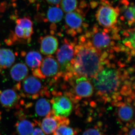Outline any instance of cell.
<instances>
[{"label":"cell","instance_id":"cell-20","mask_svg":"<svg viewBox=\"0 0 135 135\" xmlns=\"http://www.w3.org/2000/svg\"><path fill=\"white\" fill-rule=\"evenodd\" d=\"M42 59L41 54L35 51L28 52L25 56L26 63L31 69L32 71L37 69L40 66Z\"/></svg>","mask_w":135,"mask_h":135},{"label":"cell","instance_id":"cell-15","mask_svg":"<svg viewBox=\"0 0 135 135\" xmlns=\"http://www.w3.org/2000/svg\"><path fill=\"white\" fill-rule=\"evenodd\" d=\"M66 23L71 31L81 32L83 23V18L79 11L68 12L66 15Z\"/></svg>","mask_w":135,"mask_h":135},{"label":"cell","instance_id":"cell-26","mask_svg":"<svg viewBox=\"0 0 135 135\" xmlns=\"http://www.w3.org/2000/svg\"><path fill=\"white\" fill-rule=\"evenodd\" d=\"M82 135H103V134L98 128L95 127L85 130Z\"/></svg>","mask_w":135,"mask_h":135},{"label":"cell","instance_id":"cell-30","mask_svg":"<svg viewBox=\"0 0 135 135\" xmlns=\"http://www.w3.org/2000/svg\"><path fill=\"white\" fill-rule=\"evenodd\" d=\"M2 113H1V112H0V120H1V119L2 118Z\"/></svg>","mask_w":135,"mask_h":135},{"label":"cell","instance_id":"cell-3","mask_svg":"<svg viewBox=\"0 0 135 135\" xmlns=\"http://www.w3.org/2000/svg\"><path fill=\"white\" fill-rule=\"evenodd\" d=\"M15 89L19 91L21 97L35 99L48 95L47 89L40 79L33 75L26 77L15 86Z\"/></svg>","mask_w":135,"mask_h":135},{"label":"cell","instance_id":"cell-23","mask_svg":"<svg viewBox=\"0 0 135 135\" xmlns=\"http://www.w3.org/2000/svg\"><path fill=\"white\" fill-rule=\"evenodd\" d=\"M78 6L77 0H61L60 6L64 12H70L74 11Z\"/></svg>","mask_w":135,"mask_h":135},{"label":"cell","instance_id":"cell-12","mask_svg":"<svg viewBox=\"0 0 135 135\" xmlns=\"http://www.w3.org/2000/svg\"><path fill=\"white\" fill-rule=\"evenodd\" d=\"M122 4L120 8H119V13L122 14L120 19L124 21L129 26H132L135 23V6L134 3L130 4L127 0H121Z\"/></svg>","mask_w":135,"mask_h":135},{"label":"cell","instance_id":"cell-7","mask_svg":"<svg viewBox=\"0 0 135 135\" xmlns=\"http://www.w3.org/2000/svg\"><path fill=\"white\" fill-rule=\"evenodd\" d=\"M51 113L57 117L67 118L72 112L73 104L70 99L65 96H58L51 100Z\"/></svg>","mask_w":135,"mask_h":135},{"label":"cell","instance_id":"cell-21","mask_svg":"<svg viewBox=\"0 0 135 135\" xmlns=\"http://www.w3.org/2000/svg\"><path fill=\"white\" fill-rule=\"evenodd\" d=\"M49 21L52 23H57L61 21L63 17L62 10L57 7H51L49 9L47 14Z\"/></svg>","mask_w":135,"mask_h":135},{"label":"cell","instance_id":"cell-19","mask_svg":"<svg viewBox=\"0 0 135 135\" xmlns=\"http://www.w3.org/2000/svg\"><path fill=\"white\" fill-rule=\"evenodd\" d=\"M35 109L37 116L42 117L47 116L51 113L50 102L48 99L42 97L36 101Z\"/></svg>","mask_w":135,"mask_h":135},{"label":"cell","instance_id":"cell-25","mask_svg":"<svg viewBox=\"0 0 135 135\" xmlns=\"http://www.w3.org/2000/svg\"><path fill=\"white\" fill-rule=\"evenodd\" d=\"M17 25H18L22 28L24 29L33 27V23L30 18L27 17H24L20 18L17 20L16 21Z\"/></svg>","mask_w":135,"mask_h":135},{"label":"cell","instance_id":"cell-24","mask_svg":"<svg viewBox=\"0 0 135 135\" xmlns=\"http://www.w3.org/2000/svg\"><path fill=\"white\" fill-rule=\"evenodd\" d=\"M125 33L126 38L123 40L122 42L129 49L134 50L135 48L134 29L128 30Z\"/></svg>","mask_w":135,"mask_h":135},{"label":"cell","instance_id":"cell-16","mask_svg":"<svg viewBox=\"0 0 135 135\" xmlns=\"http://www.w3.org/2000/svg\"><path fill=\"white\" fill-rule=\"evenodd\" d=\"M134 114V112L133 107L128 104H123L120 105L117 112V115L119 119L124 123H133Z\"/></svg>","mask_w":135,"mask_h":135},{"label":"cell","instance_id":"cell-1","mask_svg":"<svg viewBox=\"0 0 135 135\" xmlns=\"http://www.w3.org/2000/svg\"><path fill=\"white\" fill-rule=\"evenodd\" d=\"M73 69L78 75L86 78L93 77L101 71L102 60L99 53L90 42L76 46Z\"/></svg>","mask_w":135,"mask_h":135},{"label":"cell","instance_id":"cell-17","mask_svg":"<svg viewBox=\"0 0 135 135\" xmlns=\"http://www.w3.org/2000/svg\"><path fill=\"white\" fill-rule=\"evenodd\" d=\"M16 60V56L9 49H0V69H6L10 67Z\"/></svg>","mask_w":135,"mask_h":135},{"label":"cell","instance_id":"cell-9","mask_svg":"<svg viewBox=\"0 0 135 135\" xmlns=\"http://www.w3.org/2000/svg\"><path fill=\"white\" fill-rule=\"evenodd\" d=\"M70 124V120L67 118L57 117L51 113L45 116L41 122L38 121V125L47 135H51L60 124Z\"/></svg>","mask_w":135,"mask_h":135},{"label":"cell","instance_id":"cell-14","mask_svg":"<svg viewBox=\"0 0 135 135\" xmlns=\"http://www.w3.org/2000/svg\"><path fill=\"white\" fill-rule=\"evenodd\" d=\"M75 91L79 96L89 97L93 94V86L87 78L81 77L76 80Z\"/></svg>","mask_w":135,"mask_h":135},{"label":"cell","instance_id":"cell-4","mask_svg":"<svg viewBox=\"0 0 135 135\" xmlns=\"http://www.w3.org/2000/svg\"><path fill=\"white\" fill-rule=\"evenodd\" d=\"M119 11L118 7L114 8L104 2L99 7L96 17L98 23L105 29L114 28L117 24Z\"/></svg>","mask_w":135,"mask_h":135},{"label":"cell","instance_id":"cell-11","mask_svg":"<svg viewBox=\"0 0 135 135\" xmlns=\"http://www.w3.org/2000/svg\"><path fill=\"white\" fill-rule=\"evenodd\" d=\"M18 120L15 125L16 131L17 135H31L38 122H32L26 119L23 114L20 113Z\"/></svg>","mask_w":135,"mask_h":135},{"label":"cell","instance_id":"cell-10","mask_svg":"<svg viewBox=\"0 0 135 135\" xmlns=\"http://www.w3.org/2000/svg\"><path fill=\"white\" fill-rule=\"evenodd\" d=\"M21 97L13 89H8L0 91V103L5 109H11L18 107L21 101Z\"/></svg>","mask_w":135,"mask_h":135},{"label":"cell","instance_id":"cell-2","mask_svg":"<svg viewBox=\"0 0 135 135\" xmlns=\"http://www.w3.org/2000/svg\"><path fill=\"white\" fill-rule=\"evenodd\" d=\"M93 81L97 92L105 96L112 95L117 92L121 83L119 72L116 69L109 68L98 73L94 76Z\"/></svg>","mask_w":135,"mask_h":135},{"label":"cell","instance_id":"cell-27","mask_svg":"<svg viewBox=\"0 0 135 135\" xmlns=\"http://www.w3.org/2000/svg\"><path fill=\"white\" fill-rule=\"evenodd\" d=\"M122 132H123V135H135L134 124L133 125L131 124L130 126V128L128 129V128H123Z\"/></svg>","mask_w":135,"mask_h":135},{"label":"cell","instance_id":"cell-29","mask_svg":"<svg viewBox=\"0 0 135 135\" xmlns=\"http://www.w3.org/2000/svg\"><path fill=\"white\" fill-rule=\"evenodd\" d=\"M46 1L51 5H57L59 4L61 0H46Z\"/></svg>","mask_w":135,"mask_h":135},{"label":"cell","instance_id":"cell-18","mask_svg":"<svg viewBox=\"0 0 135 135\" xmlns=\"http://www.w3.org/2000/svg\"><path fill=\"white\" fill-rule=\"evenodd\" d=\"M29 70L26 65L22 63H17L12 66L10 70V75L14 80L22 81L27 77Z\"/></svg>","mask_w":135,"mask_h":135},{"label":"cell","instance_id":"cell-28","mask_svg":"<svg viewBox=\"0 0 135 135\" xmlns=\"http://www.w3.org/2000/svg\"><path fill=\"white\" fill-rule=\"evenodd\" d=\"M31 135H46L40 127L34 128Z\"/></svg>","mask_w":135,"mask_h":135},{"label":"cell","instance_id":"cell-5","mask_svg":"<svg viewBox=\"0 0 135 135\" xmlns=\"http://www.w3.org/2000/svg\"><path fill=\"white\" fill-rule=\"evenodd\" d=\"M59 71L57 61L53 57L49 56L42 59L40 66L32 72L34 76L42 79L57 77L60 74Z\"/></svg>","mask_w":135,"mask_h":135},{"label":"cell","instance_id":"cell-13","mask_svg":"<svg viewBox=\"0 0 135 135\" xmlns=\"http://www.w3.org/2000/svg\"><path fill=\"white\" fill-rule=\"evenodd\" d=\"M58 47L57 38L51 35H47L41 39L40 50L44 55L50 56L55 53Z\"/></svg>","mask_w":135,"mask_h":135},{"label":"cell","instance_id":"cell-8","mask_svg":"<svg viewBox=\"0 0 135 135\" xmlns=\"http://www.w3.org/2000/svg\"><path fill=\"white\" fill-rule=\"evenodd\" d=\"M74 55V50L71 44L65 42L60 47L57 52V59L61 72H65L69 68Z\"/></svg>","mask_w":135,"mask_h":135},{"label":"cell","instance_id":"cell-6","mask_svg":"<svg viewBox=\"0 0 135 135\" xmlns=\"http://www.w3.org/2000/svg\"><path fill=\"white\" fill-rule=\"evenodd\" d=\"M109 29H102L97 25L93 27L92 31L87 33L86 36L90 37L91 42L95 48L103 49L111 44V37L108 33Z\"/></svg>","mask_w":135,"mask_h":135},{"label":"cell","instance_id":"cell-22","mask_svg":"<svg viewBox=\"0 0 135 135\" xmlns=\"http://www.w3.org/2000/svg\"><path fill=\"white\" fill-rule=\"evenodd\" d=\"M68 123L60 124L56 130L51 135H77V132Z\"/></svg>","mask_w":135,"mask_h":135}]
</instances>
